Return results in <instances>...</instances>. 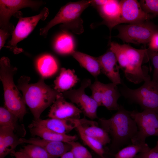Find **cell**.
Listing matches in <instances>:
<instances>
[{
    "mask_svg": "<svg viewBox=\"0 0 158 158\" xmlns=\"http://www.w3.org/2000/svg\"><path fill=\"white\" fill-rule=\"evenodd\" d=\"M20 12L16 13V17L19 18L17 24L12 34L11 40L8 43V47L16 54L21 52L18 50L17 44L26 37L33 31L39 21L44 20L48 16V9L44 7L40 13L35 16L27 17H22Z\"/></svg>",
    "mask_w": 158,
    "mask_h": 158,
    "instance_id": "10",
    "label": "cell"
},
{
    "mask_svg": "<svg viewBox=\"0 0 158 158\" xmlns=\"http://www.w3.org/2000/svg\"><path fill=\"white\" fill-rule=\"evenodd\" d=\"M23 150L30 158H52L45 150L37 145L28 144Z\"/></svg>",
    "mask_w": 158,
    "mask_h": 158,
    "instance_id": "29",
    "label": "cell"
},
{
    "mask_svg": "<svg viewBox=\"0 0 158 158\" xmlns=\"http://www.w3.org/2000/svg\"><path fill=\"white\" fill-rule=\"evenodd\" d=\"M151 149L146 143L141 144H131L113 155L114 158H134L138 153L148 151Z\"/></svg>",
    "mask_w": 158,
    "mask_h": 158,
    "instance_id": "27",
    "label": "cell"
},
{
    "mask_svg": "<svg viewBox=\"0 0 158 158\" xmlns=\"http://www.w3.org/2000/svg\"><path fill=\"white\" fill-rule=\"evenodd\" d=\"M104 83L96 80L89 86L92 91L91 97L97 104L101 106V100Z\"/></svg>",
    "mask_w": 158,
    "mask_h": 158,
    "instance_id": "32",
    "label": "cell"
},
{
    "mask_svg": "<svg viewBox=\"0 0 158 158\" xmlns=\"http://www.w3.org/2000/svg\"><path fill=\"white\" fill-rule=\"evenodd\" d=\"M37 68L43 77H48L54 75L58 69V63L51 55L46 54L39 57L36 61Z\"/></svg>",
    "mask_w": 158,
    "mask_h": 158,
    "instance_id": "25",
    "label": "cell"
},
{
    "mask_svg": "<svg viewBox=\"0 0 158 158\" xmlns=\"http://www.w3.org/2000/svg\"><path fill=\"white\" fill-rule=\"evenodd\" d=\"M110 46L109 49L115 55L120 69L129 81L139 84L150 78L147 68L142 66L145 58L148 59L147 49H138L115 42H111Z\"/></svg>",
    "mask_w": 158,
    "mask_h": 158,
    "instance_id": "2",
    "label": "cell"
},
{
    "mask_svg": "<svg viewBox=\"0 0 158 158\" xmlns=\"http://www.w3.org/2000/svg\"><path fill=\"white\" fill-rule=\"evenodd\" d=\"M18 135L8 126H0V158H4L21 144Z\"/></svg>",
    "mask_w": 158,
    "mask_h": 158,
    "instance_id": "19",
    "label": "cell"
},
{
    "mask_svg": "<svg viewBox=\"0 0 158 158\" xmlns=\"http://www.w3.org/2000/svg\"><path fill=\"white\" fill-rule=\"evenodd\" d=\"M130 115L135 121L138 131L132 139L133 144L145 143L146 138L150 136H158V114L149 109L141 112L130 111Z\"/></svg>",
    "mask_w": 158,
    "mask_h": 158,
    "instance_id": "8",
    "label": "cell"
},
{
    "mask_svg": "<svg viewBox=\"0 0 158 158\" xmlns=\"http://www.w3.org/2000/svg\"><path fill=\"white\" fill-rule=\"evenodd\" d=\"M81 113L77 106L66 101L61 93L51 106L48 116L50 118L61 119H80Z\"/></svg>",
    "mask_w": 158,
    "mask_h": 158,
    "instance_id": "13",
    "label": "cell"
},
{
    "mask_svg": "<svg viewBox=\"0 0 158 158\" xmlns=\"http://www.w3.org/2000/svg\"><path fill=\"white\" fill-rule=\"evenodd\" d=\"M79 80L73 70L62 68L54 81V89L59 92L63 93L71 89Z\"/></svg>",
    "mask_w": 158,
    "mask_h": 158,
    "instance_id": "20",
    "label": "cell"
},
{
    "mask_svg": "<svg viewBox=\"0 0 158 158\" xmlns=\"http://www.w3.org/2000/svg\"><path fill=\"white\" fill-rule=\"evenodd\" d=\"M29 77L23 76L18 80L17 87L22 92L24 102L35 120L40 118L42 112L55 101L61 93L46 85L42 78L35 83H30Z\"/></svg>",
    "mask_w": 158,
    "mask_h": 158,
    "instance_id": "3",
    "label": "cell"
},
{
    "mask_svg": "<svg viewBox=\"0 0 158 158\" xmlns=\"http://www.w3.org/2000/svg\"><path fill=\"white\" fill-rule=\"evenodd\" d=\"M91 83L90 79H85L79 88L71 89L62 94L65 98L69 99L76 104L85 116L93 119L98 118L97 110L99 106L92 97L88 96L85 92V89L89 87Z\"/></svg>",
    "mask_w": 158,
    "mask_h": 158,
    "instance_id": "9",
    "label": "cell"
},
{
    "mask_svg": "<svg viewBox=\"0 0 158 158\" xmlns=\"http://www.w3.org/2000/svg\"><path fill=\"white\" fill-rule=\"evenodd\" d=\"M80 119H61L50 118L46 119L34 120L28 126L29 128L38 127L59 133L67 134L76 128Z\"/></svg>",
    "mask_w": 158,
    "mask_h": 158,
    "instance_id": "14",
    "label": "cell"
},
{
    "mask_svg": "<svg viewBox=\"0 0 158 158\" xmlns=\"http://www.w3.org/2000/svg\"><path fill=\"white\" fill-rule=\"evenodd\" d=\"M98 121L101 127L111 137L109 153L112 155L124 145H130L138 131L136 124L131 116L130 111L121 105L110 118H100Z\"/></svg>",
    "mask_w": 158,
    "mask_h": 158,
    "instance_id": "1",
    "label": "cell"
},
{
    "mask_svg": "<svg viewBox=\"0 0 158 158\" xmlns=\"http://www.w3.org/2000/svg\"><path fill=\"white\" fill-rule=\"evenodd\" d=\"M93 158H102L101 157H100V156H99L97 154L96 155L94 156ZM105 158H106L105 157Z\"/></svg>",
    "mask_w": 158,
    "mask_h": 158,
    "instance_id": "40",
    "label": "cell"
},
{
    "mask_svg": "<svg viewBox=\"0 0 158 158\" xmlns=\"http://www.w3.org/2000/svg\"><path fill=\"white\" fill-rule=\"evenodd\" d=\"M147 57L150 59L153 66L154 70L152 80H158V51H153L147 49Z\"/></svg>",
    "mask_w": 158,
    "mask_h": 158,
    "instance_id": "33",
    "label": "cell"
},
{
    "mask_svg": "<svg viewBox=\"0 0 158 158\" xmlns=\"http://www.w3.org/2000/svg\"><path fill=\"white\" fill-rule=\"evenodd\" d=\"M29 128L32 135L38 136L47 140L68 143L72 141H75L78 139L77 137L75 135L60 134L40 127H33Z\"/></svg>",
    "mask_w": 158,
    "mask_h": 158,
    "instance_id": "24",
    "label": "cell"
},
{
    "mask_svg": "<svg viewBox=\"0 0 158 158\" xmlns=\"http://www.w3.org/2000/svg\"><path fill=\"white\" fill-rule=\"evenodd\" d=\"M53 47L55 51L61 55H71L75 51L73 37L65 31L58 35L56 37Z\"/></svg>",
    "mask_w": 158,
    "mask_h": 158,
    "instance_id": "26",
    "label": "cell"
},
{
    "mask_svg": "<svg viewBox=\"0 0 158 158\" xmlns=\"http://www.w3.org/2000/svg\"><path fill=\"white\" fill-rule=\"evenodd\" d=\"M95 7L103 19L99 24L106 25L110 32L113 28L119 25L121 13L119 1L107 0L105 4Z\"/></svg>",
    "mask_w": 158,
    "mask_h": 158,
    "instance_id": "15",
    "label": "cell"
},
{
    "mask_svg": "<svg viewBox=\"0 0 158 158\" xmlns=\"http://www.w3.org/2000/svg\"><path fill=\"white\" fill-rule=\"evenodd\" d=\"M11 153L15 158H30L23 149L17 152L13 151Z\"/></svg>",
    "mask_w": 158,
    "mask_h": 158,
    "instance_id": "37",
    "label": "cell"
},
{
    "mask_svg": "<svg viewBox=\"0 0 158 158\" xmlns=\"http://www.w3.org/2000/svg\"><path fill=\"white\" fill-rule=\"evenodd\" d=\"M101 72L113 83L117 85L122 83L117 61L114 53L110 49L103 55L97 57Z\"/></svg>",
    "mask_w": 158,
    "mask_h": 158,
    "instance_id": "17",
    "label": "cell"
},
{
    "mask_svg": "<svg viewBox=\"0 0 158 158\" xmlns=\"http://www.w3.org/2000/svg\"><path fill=\"white\" fill-rule=\"evenodd\" d=\"M118 34L115 36L124 42L136 44L148 43L158 27L148 21L116 26Z\"/></svg>",
    "mask_w": 158,
    "mask_h": 158,
    "instance_id": "7",
    "label": "cell"
},
{
    "mask_svg": "<svg viewBox=\"0 0 158 158\" xmlns=\"http://www.w3.org/2000/svg\"><path fill=\"white\" fill-rule=\"evenodd\" d=\"M71 55L95 78L97 79L101 73L100 65L97 57L75 51Z\"/></svg>",
    "mask_w": 158,
    "mask_h": 158,
    "instance_id": "22",
    "label": "cell"
},
{
    "mask_svg": "<svg viewBox=\"0 0 158 158\" xmlns=\"http://www.w3.org/2000/svg\"><path fill=\"white\" fill-rule=\"evenodd\" d=\"M120 2L121 13L119 25L143 22L155 17L145 12L137 0H122Z\"/></svg>",
    "mask_w": 158,
    "mask_h": 158,
    "instance_id": "12",
    "label": "cell"
},
{
    "mask_svg": "<svg viewBox=\"0 0 158 158\" xmlns=\"http://www.w3.org/2000/svg\"><path fill=\"white\" fill-rule=\"evenodd\" d=\"M139 2L145 12L158 17V0H141Z\"/></svg>",
    "mask_w": 158,
    "mask_h": 158,
    "instance_id": "31",
    "label": "cell"
},
{
    "mask_svg": "<svg viewBox=\"0 0 158 158\" xmlns=\"http://www.w3.org/2000/svg\"><path fill=\"white\" fill-rule=\"evenodd\" d=\"M151 150L154 151L158 152V141L157 142L155 146L153 148L151 149Z\"/></svg>",
    "mask_w": 158,
    "mask_h": 158,
    "instance_id": "39",
    "label": "cell"
},
{
    "mask_svg": "<svg viewBox=\"0 0 158 158\" xmlns=\"http://www.w3.org/2000/svg\"><path fill=\"white\" fill-rule=\"evenodd\" d=\"M83 142L97 155L102 158H105L104 154L105 153L103 145L96 140L78 132Z\"/></svg>",
    "mask_w": 158,
    "mask_h": 158,
    "instance_id": "28",
    "label": "cell"
},
{
    "mask_svg": "<svg viewBox=\"0 0 158 158\" xmlns=\"http://www.w3.org/2000/svg\"><path fill=\"white\" fill-rule=\"evenodd\" d=\"M18 117L6 108L1 107L0 108V126H8L11 127L18 136H25L26 130L24 126L20 125Z\"/></svg>",
    "mask_w": 158,
    "mask_h": 158,
    "instance_id": "23",
    "label": "cell"
},
{
    "mask_svg": "<svg viewBox=\"0 0 158 158\" xmlns=\"http://www.w3.org/2000/svg\"><path fill=\"white\" fill-rule=\"evenodd\" d=\"M121 92L125 97L138 104L144 110H151L158 114V80L153 81L150 78L135 89L123 84Z\"/></svg>",
    "mask_w": 158,
    "mask_h": 158,
    "instance_id": "6",
    "label": "cell"
},
{
    "mask_svg": "<svg viewBox=\"0 0 158 158\" xmlns=\"http://www.w3.org/2000/svg\"><path fill=\"white\" fill-rule=\"evenodd\" d=\"M61 158H75V157L72 152L70 151L64 154L61 157Z\"/></svg>",
    "mask_w": 158,
    "mask_h": 158,
    "instance_id": "38",
    "label": "cell"
},
{
    "mask_svg": "<svg viewBox=\"0 0 158 158\" xmlns=\"http://www.w3.org/2000/svg\"><path fill=\"white\" fill-rule=\"evenodd\" d=\"M12 33L8 31L0 29V49L4 46L6 40Z\"/></svg>",
    "mask_w": 158,
    "mask_h": 158,
    "instance_id": "36",
    "label": "cell"
},
{
    "mask_svg": "<svg viewBox=\"0 0 158 158\" xmlns=\"http://www.w3.org/2000/svg\"><path fill=\"white\" fill-rule=\"evenodd\" d=\"M22 143H26L39 146L45 150L52 158H59L66 152L70 151L71 145L61 141L48 140L42 138H32L27 139L20 138Z\"/></svg>",
    "mask_w": 158,
    "mask_h": 158,
    "instance_id": "16",
    "label": "cell"
},
{
    "mask_svg": "<svg viewBox=\"0 0 158 158\" xmlns=\"http://www.w3.org/2000/svg\"><path fill=\"white\" fill-rule=\"evenodd\" d=\"M117 85L113 83L103 84L101 106L109 110H118L120 107L117 101L121 94Z\"/></svg>",
    "mask_w": 158,
    "mask_h": 158,
    "instance_id": "21",
    "label": "cell"
},
{
    "mask_svg": "<svg viewBox=\"0 0 158 158\" xmlns=\"http://www.w3.org/2000/svg\"><path fill=\"white\" fill-rule=\"evenodd\" d=\"M91 3V0H82L67 4L60 8L45 27L40 29V35L46 37L49 29L59 24H61L60 27L63 30L81 34L84 32V28L81 15Z\"/></svg>",
    "mask_w": 158,
    "mask_h": 158,
    "instance_id": "4",
    "label": "cell"
},
{
    "mask_svg": "<svg viewBox=\"0 0 158 158\" xmlns=\"http://www.w3.org/2000/svg\"><path fill=\"white\" fill-rule=\"evenodd\" d=\"M148 44L149 50L153 51H158V31L152 35Z\"/></svg>",
    "mask_w": 158,
    "mask_h": 158,
    "instance_id": "34",
    "label": "cell"
},
{
    "mask_svg": "<svg viewBox=\"0 0 158 158\" xmlns=\"http://www.w3.org/2000/svg\"><path fill=\"white\" fill-rule=\"evenodd\" d=\"M17 70L11 65L9 59L2 57L0 61V78L4 89L5 104L6 108L22 120L26 113L25 104L13 81V75Z\"/></svg>",
    "mask_w": 158,
    "mask_h": 158,
    "instance_id": "5",
    "label": "cell"
},
{
    "mask_svg": "<svg viewBox=\"0 0 158 158\" xmlns=\"http://www.w3.org/2000/svg\"><path fill=\"white\" fill-rule=\"evenodd\" d=\"M134 158H158V152L153 151L151 149L148 151L138 153Z\"/></svg>",
    "mask_w": 158,
    "mask_h": 158,
    "instance_id": "35",
    "label": "cell"
},
{
    "mask_svg": "<svg viewBox=\"0 0 158 158\" xmlns=\"http://www.w3.org/2000/svg\"><path fill=\"white\" fill-rule=\"evenodd\" d=\"M71 146V151L75 158H92L90 152L78 142L72 141L68 143Z\"/></svg>",
    "mask_w": 158,
    "mask_h": 158,
    "instance_id": "30",
    "label": "cell"
},
{
    "mask_svg": "<svg viewBox=\"0 0 158 158\" xmlns=\"http://www.w3.org/2000/svg\"><path fill=\"white\" fill-rule=\"evenodd\" d=\"M41 1L29 0H0V29L6 30L12 33L14 25L10 23L11 17L20 9L26 7L37 9L43 4Z\"/></svg>",
    "mask_w": 158,
    "mask_h": 158,
    "instance_id": "11",
    "label": "cell"
},
{
    "mask_svg": "<svg viewBox=\"0 0 158 158\" xmlns=\"http://www.w3.org/2000/svg\"><path fill=\"white\" fill-rule=\"evenodd\" d=\"M80 120L76 128L78 132L96 140L103 146L110 143L111 139L109 134L103 129L99 127L97 123L84 118Z\"/></svg>",
    "mask_w": 158,
    "mask_h": 158,
    "instance_id": "18",
    "label": "cell"
}]
</instances>
